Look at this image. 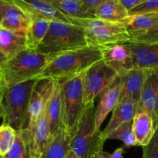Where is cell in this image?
<instances>
[{
    "instance_id": "29",
    "label": "cell",
    "mask_w": 158,
    "mask_h": 158,
    "mask_svg": "<svg viewBox=\"0 0 158 158\" xmlns=\"http://www.w3.org/2000/svg\"><path fill=\"white\" fill-rule=\"evenodd\" d=\"M16 131L6 124L0 126V157L6 156L14 144Z\"/></svg>"
},
{
    "instance_id": "20",
    "label": "cell",
    "mask_w": 158,
    "mask_h": 158,
    "mask_svg": "<svg viewBox=\"0 0 158 158\" xmlns=\"http://www.w3.org/2000/svg\"><path fill=\"white\" fill-rule=\"evenodd\" d=\"M50 139L49 123L46 112L37 121L32 131L31 154L32 158H42L47 148Z\"/></svg>"
},
{
    "instance_id": "8",
    "label": "cell",
    "mask_w": 158,
    "mask_h": 158,
    "mask_svg": "<svg viewBox=\"0 0 158 158\" xmlns=\"http://www.w3.org/2000/svg\"><path fill=\"white\" fill-rule=\"evenodd\" d=\"M114 69L103 60L97 62L85 72L83 89L85 105L94 103L95 98L117 77Z\"/></svg>"
},
{
    "instance_id": "40",
    "label": "cell",
    "mask_w": 158,
    "mask_h": 158,
    "mask_svg": "<svg viewBox=\"0 0 158 158\" xmlns=\"http://www.w3.org/2000/svg\"><path fill=\"white\" fill-rule=\"evenodd\" d=\"M9 1H10V0H9Z\"/></svg>"
},
{
    "instance_id": "6",
    "label": "cell",
    "mask_w": 158,
    "mask_h": 158,
    "mask_svg": "<svg viewBox=\"0 0 158 158\" xmlns=\"http://www.w3.org/2000/svg\"><path fill=\"white\" fill-rule=\"evenodd\" d=\"M94 103L85 106L77 130L72 136L70 150L79 158H94L104 152L105 141L101 138V131L95 132Z\"/></svg>"
},
{
    "instance_id": "18",
    "label": "cell",
    "mask_w": 158,
    "mask_h": 158,
    "mask_svg": "<svg viewBox=\"0 0 158 158\" xmlns=\"http://www.w3.org/2000/svg\"><path fill=\"white\" fill-rule=\"evenodd\" d=\"M50 132V139H53L64 129L62 123V108L60 99V81H55L52 93L46 110Z\"/></svg>"
},
{
    "instance_id": "28",
    "label": "cell",
    "mask_w": 158,
    "mask_h": 158,
    "mask_svg": "<svg viewBox=\"0 0 158 158\" xmlns=\"http://www.w3.org/2000/svg\"><path fill=\"white\" fill-rule=\"evenodd\" d=\"M107 140H119L123 143V148L138 147L132 128V121L125 122L111 131L106 137Z\"/></svg>"
},
{
    "instance_id": "15",
    "label": "cell",
    "mask_w": 158,
    "mask_h": 158,
    "mask_svg": "<svg viewBox=\"0 0 158 158\" xmlns=\"http://www.w3.org/2000/svg\"><path fill=\"white\" fill-rule=\"evenodd\" d=\"M134 59L135 69L149 70L158 69V43L130 42L126 43Z\"/></svg>"
},
{
    "instance_id": "3",
    "label": "cell",
    "mask_w": 158,
    "mask_h": 158,
    "mask_svg": "<svg viewBox=\"0 0 158 158\" xmlns=\"http://www.w3.org/2000/svg\"><path fill=\"white\" fill-rule=\"evenodd\" d=\"M50 57L26 48L0 66V83L5 86L35 80L44 70Z\"/></svg>"
},
{
    "instance_id": "34",
    "label": "cell",
    "mask_w": 158,
    "mask_h": 158,
    "mask_svg": "<svg viewBox=\"0 0 158 158\" xmlns=\"http://www.w3.org/2000/svg\"><path fill=\"white\" fill-rule=\"evenodd\" d=\"M146 0H120V3L128 12L141 5Z\"/></svg>"
},
{
    "instance_id": "37",
    "label": "cell",
    "mask_w": 158,
    "mask_h": 158,
    "mask_svg": "<svg viewBox=\"0 0 158 158\" xmlns=\"http://www.w3.org/2000/svg\"><path fill=\"white\" fill-rule=\"evenodd\" d=\"M66 158H79L77 156V154H75V153L73 152V151H69V152L68 153L67 156H66Z\"/></svg>"
},
{
    "instance_id": "12",
    "label": "cell",
    "mask_w": 158,
    "mask_h": 158,
    "mask_svg": "<svg viewBox=\"0 0 158 158\" xmlns=\"http://www.w3.org/2000/svg\"><path fill=\"white\" fill-rule=\"evenodd\" d=\"M149 114L158 130V69L146 70V78L142 90L139 110Z\"/></svg>"
},
{
    "instance_id": "22",
    "label": "cell",
    "mask_w": 158,
    "mask_h": 158,
    "mask_svg": "<svg viewBox=\"0 0 158 158\" xmlns=\"http://www.w3.org/2000/svg\"><path fill=\"white\" fill-rule=\"evenodd\" d=\"M26 48H27L26 37L1 28L0 52L6 60L13 57Z\"/></svg>"
},
{
    "instance_id": "5",
    "label": "cell",
    "mask_w": 158,
    "mask_h": 158,
    "mask_svg": "<svg viewBox=\"0 0 158 158\" xmlns=\"http://www.w3.org/2000/svg\"><path fill=\"white\" fill-rule=\"evenodd\" d=\"M73 24L83 28L88 46L101 48L132 42L123 23L97 18H70Z\"/></svg>"
},
{
    "instance_id": "11",
    "label": "cell",
    "mask_w": 158,
    "mask_h": 158,
    "mask_svg": "<svg viewBox=\"0 0 158 158\" xmlns=\"http://www.w3.org/2000/svg\"><path fill=\"white\" fill-rule=\"evenodd\" d=\"M103 60L118 76H123L135 69L131 50L125 44H116L100 48Z\"/></svg>"
},
{
    "instance_id": "30",
    "label": "cell",
    "mask_w": 158,
    "mask_h": 158,
    "mask_svg": "<svg viewBox=\"0 0 158 158\" xmlns=\"http://www.w3.org/2000/svg\"><path fill=\"white\" fill-rule=\"evenodd\" d=\"M158 12V0H146L143 3L129 12V15Z\"/></svg>"
},
{
    "instance_id": "35",
    "label": "cell",
    "mask_w": 158,
    "mask_h": 158,
    "mask_svg": "<svg viewBox=\"0 0 158 158\" xmlns=\"http://www.w3.org/2000/svg\"><path fill=\"white\" fill-rule=\"evenodd\" d=\"M123 153L124 149L123 148H119L116 149L113 153H108L105 151L104 157L105 158H124L123 157Z\"/></svg>"
},
{
    "instance_id": "36",
    "label": "cell",
    "mask_w": 158,
    "mask_h": 158,
    "mask_svg": "<svg viewBox=\"0 0 158 158\" xmlns=\"http://www.w3.org/2000/svg\"><path fill=\"white\" fill-rule=\"evenodd\" d=\"M9 0H0V23L2 21V12H3V8H4L6 3Z\"/></svg>"
},
{
    "instance_id": "17",
    "label": "cell",
    "mask_w": 158,
    "mask_h": 158,
    "mask_svg": "<svg viewBox=\"0 0 158 158\" xmlns=\"http://www.w3.org/2000/svg\"><path fill=\"white\" fill-rule=\"evenodd\" d=\"M122 23L132 41L143 36L153 29L158 23V12L129 15Z\"/></svg>"
},
{
    "instance_id": "16",
    "label": "cell",
    "mask_w": 158,
    "mask_h": 158,
    "mask_svg": "<svg viewBox=\"0 0 158 158\" xmlns=\"http://www.w3.org/2000/svg\"><path fill=\"white\" fill-rule=\"evenodd\" d=\"M30 21V18L20 8L8 1L3 8L0 28L26 37Z\"/></svg>"
},
{
    "instance_id": "24",
    "label": "cell",
    "mask_w": 158,
    "mask_h": 158,
    "mask_svg": "<svg viewBox=\"0 0 158 158\" xmlns=\"http://www.w3.org/2000/svg\"><path fill=\"white\" fill-rule=\"evenodd\" d=\"M72 135L63 129L51 140L42 158H66L70 151Z\"/></svg>"
},
{
    "instance_id": "10",
    "label": "cell",
    "mask_w": 158,
    "mask_h": 158,
    "mask_svg": "<svg viewBox=\"0 0 158 158\" xmlns=\"http://www.w3.org/2000/svg\"><path fill=\"white\" fill-rule=\"evenodd\" d=\"M31 19H45L49 21L72 23L69 16L60 12L50 0H10Z\"/></svg>"
},
{
    "instance_id": "33",
    "label": "cell",
    "mask_w": 158,
    "mask_h": 158,
    "mask_svg": "<svg viewBox=\"0 0 158 158\" xmlns=\"http://www.w3.org/2000/svg\"><path fill=\"white\" fill-rule=\"evenodd\" d=\"M81 1L88 13L91 16L95 17L94 13H95L96 10L105 0H81Z\"/></svg>"
},
{
    "instance_id": "7",
    "label": "cell",
    "mask_w": 158,
    "mask_h": 158,
    "mask_svg": "<svg viewBox=\"0 0 158 158\" xmlns=\"http://www.w3.org/2000/svg\"><path fill=\"white\" fill-rule=\"evenodd\" d=\"M85 72L80 75L60 82L62 108V123L71 135L74 134L85 108Z\"/></svg>"
},
{
    "instance_id": "1",
    "label": "cell",
    "mask_w": 158,
    "mask_h": 158,
    "mask_svg": "<svg viewBox=\"0 0 158 158\" xmlns=\"http://www.w3.org/2000/svg\"><path fill=\"white\" fill-rule=\"evenodd\" d=\"M102 60L101 49L95 46H86L69 51L52 58L35 80L49 79L60 82L69 80L86 72Z\"/></svg>"
},
{
    "instance_id": "39",
    "label": "cell",
    "mask_w": 158,
    "mask_h": 158,
    "mask_svg": "<svg viewBox=\"0 0 158 158\" xmlns=\"http://www.w3.org/2000/svg\"><path fill=\"white\" fill-rule=\"evenodd\" d=\"M0 158H2V157H0Z\"/></svg>"
},
{
    "instance_id": "13",
    "label": "cell",
    "mask_w": 158,
    "mask_h": 158,
    "mask_svg": "<svg viewBox=\"0 0 158 158\" xmlns=\"http://www.w3.org/2000/svg\"><path fill=\"white\" fill-rule=\"evenodd\" d=\"M121 88V77L117 76L105 89L101 91L100 100L95 113V132H100V127L110 111L119 103Z\"/></svg>"
},
{
    "instance_id": "9",
    "label": "cell",
    "mask_w": 158,
    "mask_h": 158,
    "mask_svg": "<svg viewBox=\"0 0 158 158\" xmlns=\"http://www.w3.org/2000/svg\"><path fill=\"white\" fill-rule=\"evenodd\" d=\"M53 80L43 79L37 81L33 88L28 110V118L26 128L31 131L40 117L45 114L48 103L54 87Z\"/></svg>"
},
{
    "instance_id": "19",
    "label": "cell",
    "mask_w": 158,
    "mask_h": 158,
    "mask_svg": "<svg viewBox=\"0 0 158 158\" xmlns=\"http://www.w3.org/2000/svg\"><path fill=\"white\" fill-rule=\"evenodd\" d=\"M139 110V105L132 102L118 103L113 110L112 116L106 127L101 131V138L106 141L108 134L125 122L132 121Z\"/></svg>"
},
{
    "instance_id": "4",
    "label": "cell",
    "mask_w": 158,
    "mask_h": 158,
    "mask_svg": "<svg viewBox=\"0 0 158 158\" xmlns=\"http://www.w3.org/2000/svg\"><path fill=\"white\" fill-rule=\"evenodd\" d=\"M88 46L83 27L73 23L51 21L49 30L36 50L51 59Z\"/></svg>"
},
{
    "instance_id": "32",
    "label": "cell",
    "mask_w": 158,
    "mask_h": 158,
    "mask_svg": "<svg viewBox=\"0 0 158 158\" xmlns=\"http://www.w3.org/2000/svg\"><path fill=\"white\" fill-rule=\"evenodd\" d=\"M133 42H137V43H158V23L151 30L143 36L137 39Z\"/></svg>"
},
{
    "instance_id": "2",
    "label": "cell",
    "mask_w": 158,
    "mask_h": 158,
    "mask_svg": "<svg viewBox=\"0 0 158 158\" xmlns=\"http://www.w3.org/2000/svg\"><path fill=\"white\" fill-rule=\"evenodd\" d=\"M36 80L23 82L12 86L0 83V117L2 124L9 125L16 131L26 128L31 95Z\"/></svg>"
},
{
    "instance_id": "21",
    "label": "cell",
    "mask_w": 158,
    "mask_h": 158,
    "mask_svg": "<svg viewBox=\"0 0 158 158\" xmlns=\"http://www.w3.org/2000/svg\"><path fill=\"white\" fill-rule=\"evenodd\" d=\"M132 128L138 147L147 146L155 134L152 117L145 112L138 111L132 120Z\"/></svg>"
},
{
    "instance_id": "14",
    "label": "cell",
    "mask_w": 158,
    "mask_h": 158,
    "mask_svg": "<svg viewBox=\"0 0 158 158\" xmlns=\"http://www.w3.org/2000/svg\"><path fill=\"white\" fill-rule=\"evenodd\" d=\"M146 78V70L134 69L121 76L119 103L132 102L139 105Z\"/></svg>"
},
{
    "instance_id": "23",
    "label": "cell",
    "mask_w": 158,
    "mask_h": 158,
    "mask_svg": "<svg viewBox=\"0 0 158 158\" xmlns=\"http://www.w3.org/2000/svg\"><path fill=\"white\" fill-rule=\"evenodd\" d=\"M94 16L106 21L122 23L129 16V12L123 7L120 0H105L97 9Z\"/></svg>"
},
{
    "instance_id": "26",
    "label": "cell",
    "mask_w": 158,
    "mask_h": 158,
    "mask_svg": "<svg viewBox=\"0 0 158 158\" xmlns=\"http://www.w3.org/2000/svg\"><path fill=\"white\" fill-rule=\"evenodd\" d=\"M32 131L25 128L16 131L14 144L9 152L2 158H32L31 154Z\"/></svg>"
},
{
    "instance_id": "38",
    "label": "cell",
    "mask_w": 158,
    "mask_h": 158,
    "mask_svg": "<svg viewBox=\"0 0 158 158\" xmlns=\"http://www.w3.org/2000/svg\"><path fill=\"white\" fill-rule=\"evenodd\" d=\"M0 30H1V28H0ZM6 61V60L5 59V57L3 56L2 54L1 53V52H0V66H1Z\"/></svg>"
},
{
    "instance_id": "25",
    "label": "cell",
    "mask_w": 158,
    "mask_h": 158,
    "mask_svg": "<svg viewBox=\"0 0 158 158\" xmlns=\"http://www.w3.org/2000/svg\"><path fill=\"white\" fill-rule=\"evenodd\" d=\"M50 22L45 19H31L29 29L26 34L27 48L36 50L49 30Z\"/></svg>"
},
{
    "instance_id": "27",
    "label": "cell",
    "mask_w": 158,
    "mask_h": 158,
    "mask_svg": "<svg viewBox=\"0 0 158 158\" xmlns=\"http://www.w3.org/2000/svg\"><path fill=\"white\" fill-rule=\"evenodd\" d=\"M56 7L69 18H94L85 9L81 0H50Z\"/></svg>"
},
{
    "instance_id": "31",
    "label": "cell",
    "mask_w": 158,
    "mask_h": 158,
    "mask_svg": "<svg viewBox=\"0 0 158 158\" xmlns=\"http://www.w3.org/2000/svg\"><path fill=\"white\" fill-rule=\"evenodd\" d=\"M142 158H158V130L151 142L143 148Z\"/></svg>"
}]
</instances>
